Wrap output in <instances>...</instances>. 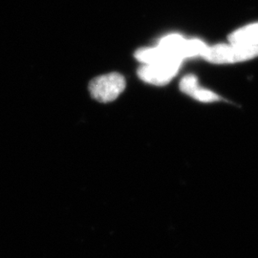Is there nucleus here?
<instances>
[{"label": "nucleus", "instance_id": "f257e3e1", "mask_svg": "<svg viewBox=\"0 0 258 258\" xmlns=\"http://www.w3.org/2000/svg\"><path fill=\"white\" fill-rule=\"evenodd\" d=\"M258 47L244 46L235 43H219L208 47L203 58L212 64H235L255 59Z\"/></svg>", "mask_w": 258, "mask_h": 258}, {"label": "nucleus", "instance_id": "f03ea898", "mask_svg": "<svg viewBox=\"0 0 258 258\" xmlns=\"http://www.w3.org/2000/svg\"><path fill=\"white\" fill-rule=\"evenodd\" d=\"M182 62L178 57L166 55L156 63L142 65L138 70L139 78L148 84L166 85L178 74Z\"/></svg>", "mask_w": 258, "mask_h": 258}, {"label": "nucleus", "instance_id": "7ed1b4c3", "mask_svg": "<svg viewBox=\"0 0 258 258\" xmlns=\"http://www.w3.org/2000/svg\"><path fill=\"white\" fill-rule=\"evenodd\" d=\"M125 79L120 73H108L99 76L89 83V92L93 99L102 102H113L125 89Z\"/></svg>", "mask_w": 258, "mask_h": 258}, {"label": "nucleus", "instance_id": "20e7f679", "mask_svg": "<svg viewBox=\"0 0 258 258\" xmlns=\"http://www.w3.org/2000/svg\"><path fill=\"white\" fill-rule=\"evenodd\" d=\"M180 89L182 92L191 97L194 100L204 103H212L221 101V97L210 89L199 85L196 76L187 75L180 82Z\"/></svg>", "mask_w": 258, "mask_h": 258}, {"label": "nucleus", "instance_id": "39448f33", "mask_svg": "<svg viewBox=\"0 0 258 258\" xmlns=\"http://www.w3.org/2000/svg\"><path fill=\"white\" fill-rule=\"evenodd\" d=\"M229 42L244 46L258 47V22L234 30L229 36Z\"/></svg>", "mask_w": 258, "mask_h": 258}, {"label": "nucleus", "instance_id": "423d86ee", "mask_svg": "<svg viewBox=\"0 0 258 258\" xmlns=\"http://www.w3.org/2000/svg\"><path fill=\"white\" fill-rule=\"evenodd\" d=\"M184 39L185 38L181 35L171 34L163 37L157 46L159 47L166 55L175 56L182 59L181 51L184 44Z\"/></svg>", "mask_w": 258, "mask_h": 258}, {"label": "nucleus", "instance_id": "0eeeda50", "mask_svg": "<svg viewBox=\"0 0 258 258\" xmlns=\"http://www.w3.org/2000/svg\"><path fill=\"white\" fill-rule=\"evenodd\" d=\"M208 45L201 39L192 38V39H184V44L181 51V58H192V57H203Z\"/></svg>", "mask_w": 258, "mask_h": 258}, {"label": "nucleus", "instance_id": "6e6552de", "mask_svg": "<svg viewBox=\"0 0 258 258\" xmlns=\"http://www.w3.org/2000/svg\"><path fill=\"white\" fill-rule=\"evenodd\" d=\"M165 54L159 47H149L141 48L135 53V57L142 64H153L158 61H161L166 57Z\"/></svg>", "mask_w": 258, "mask_h": 258}]
</instances>
